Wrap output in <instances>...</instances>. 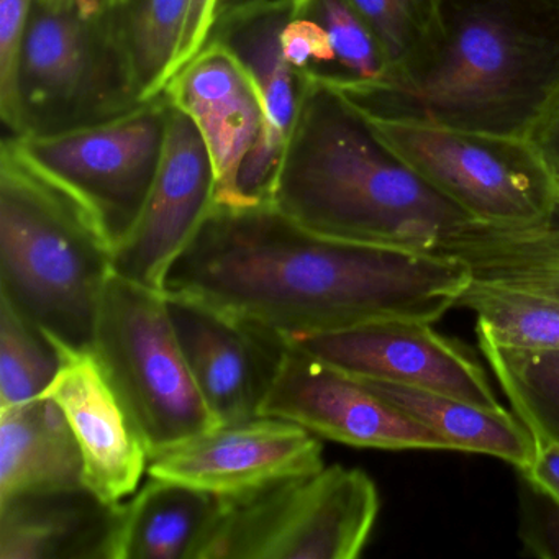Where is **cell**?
I'll list each match as a JSON object with an SVG mask.
<instances>
[{
  "instance_id": "14",
  "label": "cell",
  "mask_w": 559,
  "mask_h": 559,
  "mask_svg": "<svg viewBox=\"0 0 559 559\" xmlns=\"http://www.w3.org/2000/svg\"><path fill=\"white\" fill-rule=\"evenodd\" d=\"M53 345L61 365L44 395L60 405L76 437L86 489L106 506H119L148 471V447L93 348Z\"/></svg>"
},
{
  "instance_id": "11",
  "label": "cell",
  "mask_w": 559,
  "mask_h": 559,
  "mask_svg": "<svg viewBox=\"0 0 559 559\" xmlns=\"http://www.w3.org/2000/svg\"><path fill=\"white\" fill-rule=\"evenodd\" d=\"M258 415L293 421L317 437L349 447L451 451L440 435L355 376L283 343Z\"/></svg>"
},
{
  "instance_id": "22",
  "label": "cell",
  "mask_w": 559,
  "mask_h": 559,
  "mask_svg": "<svg viewBox=\"0 0 559 559\" xmlns=\"http://www.w3.org/2000/svg\"><path fill=\"white\" fill-rule=\"evenodd\" d=\"M438 253L460 258L473 280L559 300V225L520 230L473 225Z\"/></svg>"
},
{
  "instance_id": "13",
  "label": "cell",
  "mask_w": 559,
  "mask_h": 559,
  "mask_svg": "<svg viewBox=\"0 0 559 559\" xmlns=\"http://www.w3.org/2000/svg\"><path fill=\"white\" fill-rule=\"evenodd\" d=\"M215 192L217 179L204 139L171 104L158 175L139 222L114 250V271L165 290L176 261L214 211Z\"/></svg>"
},
{
  "instance_id": "12",
  "label": "cell",
  "mask_w": 559,
  "mask_h": 559,
  "mask_svg": "<svg viewBox=\"0 0 559 559\" xmlns=\"http://www.w3.org/2000/svg\"><path fill=\"white\" fill-rule=\"evenodd\" d=\"M323 466L317 435L293 421L258 415L150 454L146 473L214 496L240 497Z\"/></svg>"
},
{
  "instance_id": "10",
  "label": "cell",
  "mask_w": 559,
  "mask_h": 559,
  "mask_svg": "<svg viewBox=\"0 0 559 559\" xmlns=\"http://www.w3.org/2000/svg\"><path fill=\"white\" fill-rule=\"evenodd\" d=\"M277 338L355 378L427 389L483 407L503 408L473 353L424 320H376L326 332L284 333Z\"/></svg>"
},
{
  "instance_id": "20",
  "label": "cell",
  "mask_w": 559,
  "mask_h": 559,
  "mask_svg": "<svg viewBox=\"0 0 559 559\" xmlns=\"http://www.w3.org/2000/svg\"><path fill=\"white\" fill-rule=\"evenodd\" d=\"M116 506L87 489L0 503V559H104Z\"/></svg>"
},
{
  "instance_id": "9",
  "label": "cell",
  "mask_w": 559,
  "mask_h": 559,
  "mask_svg": "<svg viewBox=\"0 0 559 559\" xmlns=\"http://www.w3.org/2000/svg\"><path fill=\"white\" fill-rule=\"evenodd\" d=\"M366 119L402 162L476 224L513 230L551 224L559 188L532 140Z\"/></svg>"
},
{
  "instance_id": "29",
  "label": "cell",
  "mask_w": 559,
  "mask_h": 559,
  "mask_svg": "<svg viewBox=\"0 0 559 559\" xmlns=\"http://www.w3.org/2000/svg\"><path fill=\"white\" fill-rule=\"evenodd\" d=\"M34 0H0V119L8 135L21 129L19 67Z\"/></svg>"
},
{
  "instance_id": "3",
  "label": "cell",
  "mask_w": 559,
  "mask_h": 559,
  "mask_svg": "<svg viewBox=\"0 0 559 559\" xmlns=\"http://www.w3.org/2000/svg\"><path fill=\"white\" fill-rule=\"evenodd\" d=\"M267 201L325 237L435 253L477 225L425 182L333 87L307 83Z\"/></svg>"
},
{
  "instance_id": "16",
  "label": "cell",
  "mask_w": 559,
  "mask_h": 559,
  "mask_svg": "<svg viewBox=\"0 0 559 559\" xmlns=\"http://www.w3.org/2000/svg\"><path fill=\"white\" fill-rule=\"evenodd\" d=\"M198 127L217 179L215 205L245 207L240 175L260 142L264 110L260 94L240 61L209 41L162 91Z\"/></svg>"
},
{
  "instance_id": "1",
  "label": "cell",
  "mask_w": 559,
  "mask_h": 559,
  "mask_svg": "<svg viewBox=\"0 0 559 559\" xmlns=\"http://www.w3.org/2000/svg\"><path fill=\"white\" fill-rule=\"evenodd\" d=\"M471 281L460 258L325 237L261 201L215 205L165 293L284 335L389 319L433 323Z\"/></svg>"
},
{
  "instance_id": "32",
  "label": "cell",
  "mask_w": 559,
  "mask_h": 559,
  "mask_svg": "<svg viewBox=\"0 0 559 559\" xmlns=\"http://www.w3.org/2000/svg\"><path fill=\"white\" fill-rule=\"evenodd\" d=\"M519 473L559 500V444L536 443V454L532 464Z\"/></svg>"
},
{
  "instance_id": "31",
  "label": "cell",
  "mask_w": 559,
  "mask_h": 559,
  "mask_svg": "<svg viewBox=\"0 0 559 559\" xmlns=\"http://www.w3.org/2000/svg\"><path fill=\"white\" fill-rule=\"evenodd\" d=\"M215 4L217 0H188V14H186L181 41L173 64L171 78L189 61L194 60L207 44L209 35L214 27Z\"/></svg>"
},
{
  "instance_id": "17",
  "label": "cell",
  "mask_w": 559,
  "mask_h": 559,
  "mask_svg": "<svg viewBox=\"0 0 559 559\" xmlns=\"http://www.w3.org/2000/svg\"><path fill=\"white\" fill-rule=\"evenodd\" d=\"M166 296L189 368L218 425L258 417L281 349L277 335L198 300Z\"/></svg>"
},
{
  "instance_id": "7",
  "label": "cell",
  "mask_w": 559,
  "mask_h": 559,
  "mask_svg": "<svg viewBox=\"0 0 559 559\" xmlns=\"http://www.w3.org/2000/svg\"><path fill=\"white\" fill-rule=\"evenodd\" d=\"M222 499L201 559H355L379 513L374 480L340 464Z\"/></svg>"
},
{
  "instance_id": "24",
  "label": "cell",
  "mask_w": 559,
  "mask_h": 559,
  "mask_svg": "<svg viewBox=\"0 0 559 559\" xmlns=\"http://www.w3.org/2000/svg\"><path fill=\"white\" fill-rule=\"evenodd\" d=\"M114 17L143 100L171 78L188 0H112Z\"/></svg>"
},
{
  "instance_id": "33",
  "label": "cell",
  "mask_w": 559,
  "mask_h": 559,
  "mask_svg": "<svg viewBox=\"0 0 559 559\" xmlns=\"http://www.w3.org/2000/svg\"><path fill=\"white\" fill-rule=\"evenodd\" d=\"M532 142L538 148L543 162L548 166L549 173H551L559 188V106L543 122Z\"/></svg>"
},
{
  "instance_id": "5",
  "label": "cell",
  "mask_w": 559,
  "mask_h": 559,
  "mask_svg": "<svg viewBox=\"0 0 559 559\" xmlns=\"http://www.w3.org/2000/svg\"><path fill=\"white\" fill-rule=\"evenodd\" d=\"M17 135H58L142 106L112 0L47 9L34 0L19 67Z\"/></svg>"
},
{
  "instance_id": "15",
  "label": "cell",
  "mask_w": 559,
  "mask_h": 559,
  "mask_svg": "<svg viewBox=\"0 0 559 559\" xmlns=\"http://www.w3.org/2000/svg\"><path fill=\"white\" fill-rule=\"evenodd\" d=\"M293 11L294 0H258L218 19L209 35L207 44L222 45L240 61L263 104V133L240 175L241 198L248 205L267 201L306 91L283 50V31Z\"/></svg>"
},
{
  "instance_id": "2",
  "label": "cell",
  "mask_w": 559,
  "mask_h": 559,
  "mask_svg": "<svg viewBox=\"0 0 559 559\" xmlns=\"http://www.w3.org/2000/svg\"><path fill=\"white\" fill-rule=\"evenodd\" d=\"M342 94L369 119L532 140L559 106V0H443L420 70Z\"/></svg>"
},
{
  "instance_id": "18",
  "label": "cell",
  "mask_w": 559,
  "mask_h": 559,
  "mask_svg": "<svg viewBox=\"0 0 559 559\" xmlns=\"http://www.w3.org/2000/svg\"><path fill=\"white\" fill-rule=\"evenodd\" d=\"M222 509V497L150 477L116 506L104 559H201Z\"/></svg>"
},
{
  "instance_id": "36",
  "label": "cell",
  "mask_w": 559,
  "mask_h": 559,
  "mask_svg": "<svg viewBox=\"0 0 559 559\" xmlns=\"http://www.w3.org/2000/svg\"><path fill=\"white\" fill-rule=\"evenodd\" d=\"M551 224L559 225V201H558V207H556L555 217H552Z\"/></svg>"
},
{
  "instance_id": "30",
  "label": "cell",
  "mask_w": 559,
  "mask_h": 559,
  "mask_svg": "<svg viewBox=\"0 0 559 559\" xmlns=\"http://www.w3.org/2000/svg\"><path fill=\"white\" fill-rule=\"evenodd\" d=\"M519 538L526 555L559 559V500L519 473Z\"/></svg>"
},
{
  "instance_id": "26",
  "label": "cell",
  "mask_w": 559,
  "mask_h": 559,
  "mask_svg": "<svg viewBox=\"0 0 559 559\" xmlns=\"http://www.w3.org/2000/svg\"><path fill=\"white\" fill-rule=\"evenodd\" d=\"M374 35L389 64L385 83L420 70L441 35L443 0H348ZM378 86V84H376Z\"/></svg>"
},
{
  "instance_id": "4",
  "label": "cell",
  "mask_w": 559,
  "mask_h": 559,
  "mask_svg": "<svg viewBox=\"0 0 559 559\" xmlns=\"http://www.w3.org/2000/svg\"><path fill=\"white\" fill-rule=\"evenodd\" d=\"M112 271L99 227L2 146L0 297L57 345L91 348Z\"/></svg>"
},
{
  "instance_id": "8",
  "label": "cell",
  "mask_w": 559,
  "mask_h": 559,
  "mask_svg": "<svg viewBox=\"0 0 559 559\" xmlns=\"http://www.w3.org/2000/svg\"><path fill=\"white\" fill-rule=\"evenodd\" d=\"M165 94L109 122L58 135H5L2 146L73 201L116 250L132 231L162 165Z\"/></svg>"
},
{
  "instance_id": "25",
  "label": "cell",
  "mask_w": 559,
  "mask_h": 559,
  "mask_svg": "<svg viewBox=\"0 0 559 559\" xmlns=\"http://www.w3.org/2000/svg\"><path fill=\"white\" fill-rule=\"evenodd\" d=\"M513 414L532 431L536 443L559 444V349L522 352L477 336Z\"/></svg>"
},
{
  "instance_id": "28",
  "label": "cell",
  "mask_w": 559,
  "mask_h": 559,
  "mask_svg": "<svg viewBox=\"0 0 559 559\" xmlns=\"http://www.w3.org/2000/svg\"><path fill=\"white\" fill-rule=\"evenodd\" d=\"M294 11L316 22L325 35L335 58L333 90L343 93L388 81L384 53L348 0H294Z\"/></svg>"
},
{
  "instance_id": "23",
  "label": "cell",
  "mask_w": 559,
  "mask_h": 559,
  "mask_svg": "<svg viewBox=\"0 0 559 559\" xmlns=\"http://www.w3.org/2000/svg\"><path fill=\"white\" fill-rule=\"evenodd\" d=\"M477 317V336L522 352L559 349V300L487 281H471L457 300Z\"/></svg>"
},
{
  "instance_id": "6",
  "label": "cell",
  "mask_w": 559,
  "mask_h": 559,
  "mask_svg": "<svg viewBox=\"0 0 559 559\" xmlns=\"http://www.w3.org/2000/svg\"><path fill=\"white\" fill-rule=\"evenodd\" d=\"M91 348L150 454L217 427L182 352L165 290L112 271Z\"/></svg>"
},
{
  "instance_id": "21",
  "label": "cell",
  "mask_w": 559,
  "mask_h": 559,
  "mask_svg": "<svg viewBox=\"0 0 559 559\" xmlns=\"http://www.w3.org/2000/svg\"><path fill=\"white\" fill-rule=\"evenodd\" d=\"M359 381L408 417L440 435L451 451L499 457L516 471L526 469L535 457V437L506 407L487 408L453 395L394 382Z\"/></svg>"
},
{
  "instance_id": "35",
  "label": "cell",
  "mask_w": 559,
  "mask_h": 559,
  "mask_svg": "<svg viewBox=\"0 0 559 559\" xmlns=\"http://www.w3.org/2000/svg\"><path fill=\"white\" fill-rule=\"evenodd\" d=\"M38 5L47 9H64L68 5H73L78 0H35Z\"/></svg>"
},
{
  "instance_id": "27",
  "label": "cell",
  "mask_w": 559,
  "mask_h": 559,
  "mask_svg": "<svg viewBox=\"0 0 559 559\" xmlns=\"http://www.w3.org/2000/svg\"><path fill=\"white\" fill-rule=\"evenodd\" d=\"M60 365L53 342L0 297V411L44 397Z\"/></svg>"
},
{
  "instance_id": "19",
  "label": "cell",
  "mask_w": 559,
  "mask_h": 559,
  "mask_svg": "<svg viewBox=\"0 0 559 559\" xmlns=\"http://www.w3.org/2000/svg\"><path fill=\"white\" fill-rule=\"evenodd\" d=\"M86 489L76 437L50 397L0 411V503Z\"/></svg>"
},
{
  "instance_id": "34",
  "label": "cell",
  "mask_w": 559,
  "mask_h": 559,
  "mask_svg": "<svg viewBox=\"0 0 559 559\" xmlns=\"http://www.w3.org/2000/svg\"><path fill=\"white\" fill-rule=\"evenodd\" d=\"M253 2H258V0H217L214 24L224 15L230 14V12L237 11V9L243 8V5L253 4Z\"/></svg>"
}]
</instances>
